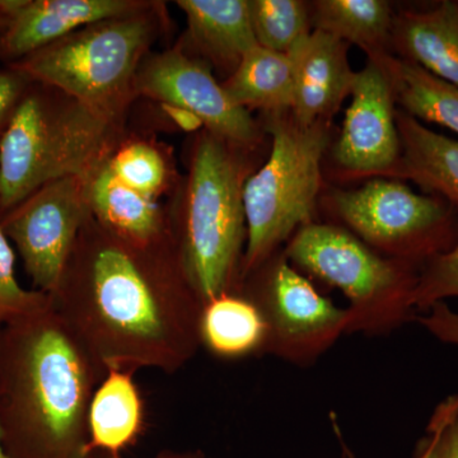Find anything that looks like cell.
I'll return each instance as SVG.
<instances>
[{"label":"cell","instance_id":"cell-23","mask_svg":"<svg viewBox=\"0 0 458 458\" xmlns=\"http://www.w3.org/2000/svg\"><path fill=\"white\" fill-rule=\"evenodd\" d=\"M396 104L414 119L458 134V87L400 57H391Z\"/></svg>","mask_w":458,"mask_h":458},{"label":"cell","instance_id":"cell-2","mask_svg":"<svg viewBox=\"0 0 458 458\" xmlns=\"http://www.w3.org/2000/svg\"><path fill=\"white\" fill-rule=\"evenodd\" d=\"M105 373L53 304L0 327V439L8 458H89L90 400Z\"/></svg>","mask_w":458,"mask_h":458},{"label":"cell","instance_id":"cell-10","mask_svg":"<svg viewBox=\"0 0 458 458\" xmlns=\"http://www.w3.org/2000/svg\"><path fill=\"white\" fill-rule=\"evenodd\" d=\"M87 177H64L36 190L0 216L36 291L53 295L84 223L89 218Z\"/></svg>","mask_w":458,"mask_h":458},{"label":"cell","instance_id":"cell-24","mask_svg":"<svg viewBox=\"0 0 458 458\" xmlns=\"http://www.w3.org/2000/svg\"><path fill=\"white\" fill-rule=\"evenodd\" d=\"M256 41L265 49L289 54L311 33L312 8L301 0H247Z\"/></svg>","mask_w":458,"mask_h":458},{"label":"cell","instance_id":"cell-8","mask_svg":"<svg viewBox=\"0 0 458 458\" xmlns=\"http://www.w3.org/2000/svg\"><path fill=\"white\" fill-rule=\"evenodd\" d=\"M330 208L354 236L387 258L423 265L458 237V210L396 180L377 177L360 188L335 190Z\"/></svg>","mask_w":458,"mask_h":458},{"label":"cell","instance_id":"cell-17","mask_svg":"<svg viewBox=\"0 0 458 458\" xmlns=\"http://www.w3.org/2000/svg\"><path fill=\"white\" fill-rule=\"evenodd\" d=\"M87 199L90 216L119 236L149 242L170 231L171 210L114 179L105 162L87 176Z\"/></svg>","mask_w":458,"mask_h":458},{"label":"cell","instance_id":"cell-20","mask_svg":"<svg viewBox=\"0 0 458 458\" xmlns=\"http://www.w3.org/2000/svg\"><path fill=\"white\" fill-rule=\"evenodd\" d=\"M200 345L221 360L265 354L267 327L260 310L241 292L203 304L199 321Z\"/></svg>","mask_w":458,"mask_h":458},{"label":"cell","instance_id":"cell-32","mask_svg":"<svg viewBox=\"0 0 458 458\" xmlns=\"http://www.w3.org/2000/svg\"><path fill=\"white\" fill-rule=\"evenodd\" d=\"M20 3L21 0H0V32L7 27Z\"/></svg>","mask_w":458,"mask_h":458},{"label":"cell","instance_id":"cell-36","mask_svg":"<svg viewBox=\"0 0 458 458\" xmlns=\"http://www.w3.org/2000/svg\"></svg>","mask_w":458,"mask_h":458},{"label":"cell","instance_id":"cell-35","mask_svg":"<svg viewBox=\"0 0 458 458\" xmlns=\"http://www.w3.org/2000/svg\"><path fill=\"white\" fill-rule=\"evenodd\" d=\"M0 458H8L7 454H5L4 450H3L2 439H0Z\"/></svg>","mask_w":458,"mask_h":458},{"label":"cell","instance_id":"cell-14","mask_svg":"<svg viewBox=\"0 0 458 458\" xmlns=\"http://www.w3.org/2000/svg\"><path fill=\"white\" fill-rule=\"evenodd\" d=\"M349 45L327 32L311 31L289 53L293 63L291 111L302 126L330 123L351 96L357 72L348 57Z\"/></svg>","mask_w":458,"mask_h":458},{"label":"cell","instance_id":"cell-26","mask_svg":"<svg viewBox=\"0 0 458 458\" xmlns=\"http://www.w3.org/2000/svg\"><path fill=\"white\" fill-rule=\"evenodd\" d=\"M51 304V295L20 284L13 246L0 228V327L45 311Z\"/></svg>","mask_w":458,"mask_h":458},{"label":"cell","instance_id":"cell-7","mask_svg":"<svg viewBox=\"0 0 458 458\" xmlns=\"http://www.w3.org/2000/svg\"><path fill=\"white\" fill-rule=\"evenodd\" d=\"M283 252L293 267L345 295L348 334L384 335L415 318L412 297L421 265L379 254L342 225H304Z\"/></svg>","mask_w":458,"mask_h":458},{"label":"cell","instance_id":"cell-3","mask_svg":"<svg viewBox=\"0 0 458 458\" xmlns=\"http://www.w3.org/2000/svg\"><path fill=\"white\" fill-rule=\"evenodd\" d=\"M120 140L122 123L32 82L0 138V216L47 183L89 176Z\"/></svg>","mask_w":458,"mask_h":458},{"label":"cell","instance_id":"cell-25","mask_svg":"<svg viewBox=\"0 0 458 458\" xmlns=\"http://www.w3.org/2000/svg\"><path fill=\"white\" fill-rule=\"evenodd\" d=\"M104 162L114 179L148 198L159 201L168 189L170 165L162 150L149 141L120 140Z\"/></svg>","mask_w":458,"mask_h":458},{"label":"cell","instance_id":"cell-34","mask_svg":"<svg viewBox=\"0 0 458 458\" xmlns=\"http://www.w3.org/2000/svg\"><path fill=\"white\" fill-rule=\"evenodd\" d=\"M89 458H123L119 454H107V452H92Z\"/></svg>","mask_w":458,"mask_h":458},{"label":"cell","instance_id":"cell-5","mask_svg":"<svg viewBox=\"0 0 458 458\" xmlns=\"http://www.w3.org/2000/svg\"><path fill=\"white\" fill-rule=\"evenodd\" d=\"M84 26L12 64L32 82L63 90L122 123L135 95L138 69L162 27L159 5Z\"/></svg>","mask_w":458,"mask_h":458},{"label":"cell","instance_id":"cell-9","mask_svg":"<svg viewBox=\"0 0 458 458\" xmlns=\"http://www.w3.org/2000/svg\"><path fill=\"white\" fill-rule=\"evenodd\" d=\"M238 292L258 306L267 322L265 354L288 363L310 366L348 334V307L319 293L283 251L247 276Z\"/></svg>","mask_w":458,"mask_h":458},{"label":"cell","instance_id":"cell-30","mask_svg":"<svg viewBox=\"0 0 458 458\" xmlns=\"http://www.w3.org/2000/svg\"><path fill=\"white\" fill-rule=\"evenodd\" d=\"M417 321L442 343L458 346V313L445 302L433 304Z\"/></svg>","mask_w":458,"mask_h":458},{"label":"cell","instance_id":"cell-11","mask_svg":"<svg viewBox=\"0 0 458 458\" xmlns=\"http://www.w3.org/2000/svg\"><path fill=\"white\" fill-rule=\"evenodd\" d=\"M135 95L194 114L205 131L232 146L252 148L261 131L250 111L234 104L208 63L182 47L146 56L138 69Z\"/></svg>","mask_w":458,"mask_h":458},{"label":"cell","instance_id":"cell-33","mask_svg":"<svg viewBox=\"0 0 458 458\" xmlns=\"http://www.w3.org/2000/svg\"><path fill=\"white\" fill-rule=\"evenodd\" d=\"M155 458H207L201 450L174 451L164 450L158 452Z\"/></svg>","mask_w":458,"mask_h":458},{"label":"cell","instance_id":"cell-19","mask_svg":"<svg viewBox=\"0 0 458 458\" xmlns=\"http://www.w3.org/2000/svg\"><path fill=\"white\" fill-rule=\"evenodd\" d=\"M146 411L134 373L108 369L90 400L89 451L119 454L143 434Z\"/></svg>","mask_w":458,"mask_h":458},{"label":"cell","instance_id":"cell-27","mask_svg":"<svg viewBox=\"0 0 458 458\" xmlns=\"http://www.w3.org/2000/svg\"><path fill=\"white\" fill-rule=\"evenodd\" d=\"M450 297H458V237L450 250L421 265L412 303L415 311L426 312Z\"/></svg>","mask_w":458,"mask_h":458},{"label":"cell","instance_id":"cell-13","mask_svg":"<svg viewBox=\"0 0 458 458\" xmlns=\"http://www.w3.org/2000/svg\"><path fill=\"white\" fill-rule=\"evenodd\" d=\"M152 4L140 0H21L0 32V63L16 64L84 26L135 13Z\"/></svg>","mask_w":458,"mask_h":458},{"label":"cell","instance_id":"cell-29","mask_svg":"<svg viewBox=\"0 0 458 458\" xmlns=\"http://www.w3.org/2000/svg\"><path fill=\"white\" fill-rule=\"evenodd\" d=\"M32 81L22 72L0 63V138Z\"/></svg>","mask_w":458,"mask_h":458},{"label":"cell","instance_id":"cell-28","mask_svg":"<svg viewBox=\"0 0 458 458\" xmlns=\"http://www.w3.org/2000/svg\"><path fill=\"white\" fill-rule=\"evenodd\" d=\"M412 458H458V394L434 408Z\"/></svg>","mask_w":458,"mask_h":458},{"label":"cell","instance_id":"cell-31","mask_svg":"<svg viewBox=\"0 0 458 458\" xmlns=\"http://www.w3.org/2000/svg\"><path fill=\"white\" fill-rule=\"evenodd\" d=\"M331 427H333L334 433H335L337 441L340 443L342 447V458H358L355 456L354 452L349 447L348 443L345 442L343 436L342 428L339 426V420H337V415L335 412L330 414Z\"/></svg>","mask_w":458,"mask_h":458},{"label":"cell","instance_id":"cell-12","mask_svg":"<svg viewBox=\"0 0 458 458\" xmlns=\"http://www.w3.org/2000/svg\"><path fill=\"white\" fill-rule=\"evenodd\" d=\"M369 59L357 72L352 102L333 158L351 176L394 177L401 157L396 96L390 59Z\"/></svg>","mask_w":458,"mask_h":458},{"label":"cell","instance_id":"cell-21","mask_svg":"<svg viewBox=\"0 0 458 458\" xmlns=\"http://www.w3.org/2000/svg\"><path fill=\"white\" fill-rule=\"evenodd\" d=\"M393 5L385 0H318L312 5V25L348 45H357L369 59L390 54Z\"/></svg>","mask_w":458,"mask_h":458},{"label":"cell","instance_id":"cell-1","mask_svg":"<svg viewBox=\"0 0 458 458\" xmlns=\"http://www.w3.org/2000/svg\"><path fill=\"white\" fill-rule=\"evenodd\" d=\"M57 315L98 369L174 375L197 355L203 303L172 229L149 242L84 223L56 291Z\"/></svg>","mask_w":458,"mask_h":458},{"label":"cell","instance_id":"cell-6","mask_svg":"<svg viewBox=\"0 0 458 458\" xmlns=\"http://www.w3.org/2000/svg\"><path fill=\"white\" fill-rule=\"evenodd\" d=\"M269 158L245 181L247 237L241 284L279 252L298 229L311 225L321 189V165L330 123L300 125L289 111L267 114Z\"/></svg>","mask_w":458,"mask_h":458},{"label":"cell","instance_id":"cell-22","mask_svg":"<svg viewBox=\"0 0 458 458\" xmlns=\"http://www.w3.org/2000/svg\"><path fill=\"white\" fill-rule=\"evenodd\" d=\"M223 89L234 104L247 111H291L294 92L292 57L258 45L241 60Z\"/></svg>","mask_w":458,"mask_h":458},{"label":"cell","instance_id":"cell-18","mask_svg":"<svg viewBox=\"0 0 458 458\" xmlns=\"http://www.w3.org/2000/svg\"><path fill=\"white\" fill-rule=\"evenodd\" d=\"M396 123L401 157L394 177L411 180L458 210V140L430 131L403 110H397Z\"/></svg>","mask_w":458,"mask_h":458},{"label":"cell","instance_id":"cell-15","mask_svg":"<svg viewBox=\"0 0 458 458\" xmlns=\"http://www.w3.org/2000/svg\"><path fill=\"white\" fill-rule=\"evenodd\" d=\"M391 47L400 59L458 87V0L394 14Z\"/></svg>","mask_w":458,"mask_h":458},{"label":"cell","instance_id":"cell-4","mask_svg":"<svg viewBox=\"0 0 458 458\" xmlns=\"http://www.w3.org/2000/svg\"><path fill=\"white\" fill-rule=\"evenodd\" d=\"M238 149L204 129L192 148L185 200L171 212L181 262L203 304L241 286L246 180Z\"/></svg>","mask_w":458,"mask_h":458},{"label":"cell","instance_id":"cell-16","mask_svg":"<svg viewBox=\"0 0 458 458\" xmlns=\"http://www.w3.org/2000/svg\"><path fill=\"white\" fill-rule=\"evenodd\" d=\"M188 20V38L204 59L233 73L258 47L247 0H179Z\"/></svg>","mask_w":458,"mask_h":458}]
</instances>
